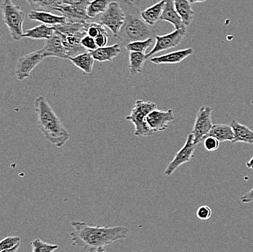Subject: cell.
Listing matches in <instances>:
<instances>
[{
    "instance_id": "obj_36",
    "label": "cell",
    "mask_w": 253,
    "mask_h": 252,
    "mask_svg": "<svg viewBox=\"0 0 253 252\" xmlns=\"http://www.w3.org/2000/svg\"><path fill=\"white\" fill-rule=\"evenodd\" d=\"M95 40L98 48L106 47L108 43V40H109V35H108L106 30L102 32Z\"/></svg>"
},
{
    "instance_id": "obj_43",
    "label": "cell",
    "mask_w": 253,
    "mask_h": 252,
    "mask_svg": "<svg viewBox=\"0 0 253 252\" xmlns=\"http://www.w3.org/2000/svg\"><path fill=\"white\" fill-rule=\"evenodd\" d=\"M141 1V0H138V1ZM153 1H155L156 0H153Z\"/></svg>"
},
{
    "instance_id": "obj_34",
    "label": "cell",
    "mask_w": 253,
    "mask_h": 252,
    "mask_svg": "<svg viewBox=\"0 0 253 252\" xmlns=\"http://www.w3.org/2000/svg\"><path fill=\"white\" fill-rule=\"evenodd\" d=\"M81 43L82 46L88 52L96 50L98 48L95 39L91 38L88 35H85L84 38L82 39Z\"/></svg>"
},
{
    "instance_id": "obj_44",
    "label": "cell",
    "mask_w": 253,
    "mask_h": 252,
    "mask_svg": "<svg viewBox=\"0 0 253 252\" xmlns=\"http://www.w3.org/2000/svg\"><path fill=\"white\" fill-rule=\"evenodd\" d=\"M127 1H132V0H127Z\"/></svg>"
},
{
    "instance_id": "obj_5",
    "label": "cell",
    "mask_w": 253,
    "mask_h": 252,
    "mask_svg": "<svg viewBox=\"0 0 253 252\" xmlns=\"http://www.w3.org/2000/svg\"><path fill=\"white\" fill-rule=\"evenodd\" d=\"M2 19L8 28L12 38L15 41H19L24 38L23 24L25 15L19 6L15 5L12 0H2L1 4Z\"/></svg>"
},
{
    "instance_id": "obj_15",
    "label": "cell",
    "mask_w": 253,
    "mask_h": 252,
    "mask_svg": "<svg viewBox=\"0 0 253 252\" xmlns=\"http://www.w3.org/2000/svg\"><path fill=\"white\" fill-rule=\"evenodd\" d=\"M194 53L193 49H186L183 50L168 52L160 56L153 57L150 58L151 62L154 64H174L182 62L183 60Z\"/></svg>"
},
{
    "instance_id": "obj_38",
    "label": "cell",
    "mask_w": 253,
    "mask_h": 252,
    "mask_svg": "<svg viewBox=\"0 0 253 252\" xmlns=\"http://www.w3.org/2000/svg\"><path fill=\"white\" fill-rule=\"evenodd\" d=\"M240 200L244 203H250V202H253V188L246 194L242 196Z\"/></svg>"
},
{
    "instance_id": "obj_14",
    "label": "cell",
    "mask_w": 253,
    "mask_h": 252,
    "mask_svg": "<svg viewBox=\"0 0 253 252\" xmlns=\"http://www.w3.org/2000/svg\"><path fill=\"white\" fill-rule=\"evenodd\" d=\"M45 58L57 57V58L68 59L66 50L63 46L62 40L59 35L55 34L53 37L45 40L44 46L41 49Z\"/></svg>"
},
{
    "instance_id": "obj_29",
    "label": "cell",
    "mask_w": 253,
    "mask_h": 252,
    "mask_svg": "<svg viewBox=\"0 0 253 252\" xmlns=\"http://www.w3.org/2000/svg\"><path fill=\"white\" fill-rule=\"evenodd\" d=\"M155 38H149L146 40H140V41L132 42L128 43L125 47L126 50L129 52H144L146 49H149L152 45L155 44L154 43Z\"/></svg>"
},
{
    "instance_id": "obj_10",
    "label": "cell",
    "mask_w": 253,
    "mask_h": 252,
    "mask_svg": "<svg viewBox=\"0 0 253 252\" xmlns=\"http://www.w3.org/2000/svg\"><path fill=\"white\" fill-rule=\"evenodd\" d=\"M196 146L197 145H194V136L192 134H190L188 136L187 140H186L184 146L177 151L173 160L169 163L166 169L165 170V175L170 177L179 167L189 162L194 157Z\"/></svg>"
},
{
    "instance_id": "obj_41",
    "label": "cell",
    "mask_w": 253,
    "mask_h": 252,
    "mask_svg": "<svg viewBox=\"0 0 253 252\" xmlns=\"http://www.w3.org/2000/svg\"><path fill=\"white\" fill-rule=\"evenodd\" d=\"M206 1L207 0H189L191 4H194V3H203Z\"/></svg>"
},
{
    "instance_id": "obj_3",
    "label": "cell",
    "mask_w": 253,
    "mask_h": 252,
    "mask_svg": "<svg viewBox=\"0 0 253 252\" xmlns=\"http://www.w3.org/2000/svg\"><path fill=\"white\" fill-rule=\"evenodd\" d=\"M121 6L126 14V21L117 38L123 46L132 42L155 38L157 29L145 22L140 15L141 11L135 4L124 0L122 1Z\"/></svg>"
},
{
    "instance_id": "obj_1",
    "label": "cell",
    "mask_w": 253,
    "mask_h": 252,
    "mask_svg": "<svg viewBox=\"0 0 253 252\" xmlns=\"http://www.w3.org/2000/svg\"><path fill=\"white\" fill-rule=\"evenodd\" d=\"M73 232L70 233L73 246L82 247L86 252H96L119 240L126 239L129 229L126 227L89 226L83 222H72Z\"/></svg>"
},
{
    "instance_id": "obj_23",
    "label": "cell",
    "mask_w": 253,
    "mask_h": 252,
    "mask_svg": "<svg viewBox=\"0 0 253 252\" xmlns=\"http://www.w3.org/2000/svg\"><path fill=\"white\" fill-rule=\"evenodd\" d=\"M55 35L53 26H48L45 24L36 26L33 29H28L24 34V38L32 40H48Z\"/></svg>"
},
{
    "instance_id": "obj_4",
    "label": "cell",
    "mask_w": 253,
    "mask_h": 252,
    "mask_svg": "<svg viewBox=\"0 0 253 252\" xmlns=\"http://www.w3.org/2000/svg\"><path fill=\"white\" fill-rule=\"evenodd\" d=\"M156 109L157 104L154 102L145 101L140 100L135 101L130 114L126 117V120L132 122L135 126L134 135L135 137H150L154 134L148 126L146 119V117Z\"/></svg>"
},
{
    "instance_id": "obj_45",
    "label": "cell",
    "mask_w": 253,
    "mask_h": 252,
    "mask_svg": "<svg viewBox=\"0 0 253 252\" xmlns=\"http://www.w3.org/2000/svg\"><path fill=\"white\" fill-rule=\"evenodd\" d=\"M251 103L253 105V101H251Z\"/></svg>"
},
{
    "instance_id": "obj_35",
    "label": "cell",
    "mask_w": 253,
    "mask_h": 252,
    "mask_svg": "<svg viewBox=\"0 0 253 252\" xmlns=\"http://www.w3.org/2000/svg\"><path fill=\"white\" fill-rule=\"evenodd\" d=\"M212 216V210L208 205H202L197 211V216L201 220H208Z\"/></svg>"
},
{
    "instance_id": "obj_22",
    "label": "cell",
    "mask_w": 253,
    "mask_h": 252,
    "mask_svg": "<svg viewBox=\"0 0 253 252\" xmlns=\"http://www.w3.org/2000/svg\"><path fill=\"white\" fill-rule=\"evenodd\" d=\"M175 10L186 26H189L194 20V13L189 0H173Z\"/></svg>"
},
{
    "instance_id": "obj_37",
    "label": "cell",
    "mask_w": 253,
    "mask_h": 252,
    "mask_svg": "<svg viewBox=\"0 0 253 252\" xmlns=\"http://www.w3.org/2000/svg\"><path fill=\"white\" fill-rule=\"evenodd\" d=\"M89 2L90 0H62V4L83 6L86 7H87Z\"/></svg>"
},
{
    "instance_id": "obj_25",
    "label": "cell",
    "mask_w": 253,
    "mask_h": 252,
    "mask_svg": "<svg viewBox=\"0 0 253 252\" xmlns=\"http://www.w3.org/2000/svg\"><path fill=\"white\" fill-rule=\"evenodd\" d=\"M144 52H130L129 54V69L130 75L135 76L141 73L143 66L147 61Z\"/></svg>"
},
{
    "instance_id": "obj_32",
    "label": "cell",
    "mask_w": 253,
    "mask_h": 252,
    "mask_svg": "<svg viewBox=\"0 0 253 252\" xmlns=\"http://www.w3.org/2000/svg\"><path fill=\"white\" fill-rule=\"evenodd\" d=\"M21 239L19 236H8L0 242V251L8 250L21 244Z\"/></svg>"
},
{
    "instance_id": "obj_20",
    "label": "cell",
    "mask_w": 253,
    "mask_h": 252,
    "mask_svg": "<svg viewBox=\"0 0 253 252\" xmlns=\"http://www.w3.org/2000/svg\"><path fill=\"white\" fill-rule=\"evenodd\" d=\"M165 1V0H161L152 7L140 12V15L146 24L153 26L157 21H160L164 10Z\"/></svg>"
},
{
    "instance_id": "obj_24",
    "label": "cell",
    "mask_w": 253,
    "mask_h": 252,
    "mask_svg": "<svg viewBox=\"0 0 253 252\" xmlns=\"http://www.w3.org/2000/svg\"><path fill=\"white\" fill-rule=\"evenodd\" d=\"M72 63L77 68L83 70L85 74L92 73L93 69L94 59L90 52H85L69 58Z\"/></svg>"
},
{
    "instance_id": "obj_6",
    "label": "cell",
    "mask_w": 253,
    "mask_h": 252,
    "mask_svg": "<svg viewBox=\"0 0 253 252\" xmlns=\"http://www.w3.org/2000/svg\"><path fill=\"white\" fill-rule=\"evenodd\" d=\"M125 21L126 14L121 4L117 1H112L107 10L102 13L98 19H95V22L109 28L115 38L118 36L119 32L124 25Z\"/></svg>"
},
{
    "instance_id": "obj_21",
    "label": "cell",
    "mask_w": 253,
    "mask_h": 252,
    "mask_svg": "<svg viewBox=\"0 0 253 252\" xmlns=\"http://www.w3.org/2000/svg\"><path fill=\"white\" fill-rule=\"evenodd\" d=\"M212 137L220 142H232L234 139V133L230 125L215 124L212 126L205 138Z\"/></svg>"
},
{
    "instance_id": "obj_40",
    "label": "cell",
    "mask_w": 253,
    "mask_h": 252,
    "mask_svg": "<svg viewBox=\"0 0 253 252\" xmlns=\"http://www.w3.org/2000/svg\"><path fill=\"white\" fill-rule=\"evenodd\" d=\"M246 165L248 168L253 169V157L252 159H251V160H249V161L247 162Z\"/></svg>"
},
{
    "instance_id": "obj_30",
    "label": "cell",
    "mask_w": 253,
    "mask_h": 252,
    "mask_svg": "<svg viewBox=\"0 0 253 252\" xmlns=\"http://www.w3.org/2000/svg\"><path fill=\"white\" fill-rule=\"evenodd\" d=\"M31 246L32 252H54L58 249V246L56 244H48L40 239L32 241Z\"/></svg>"
},
{
    "instance_id": "obj_2",
    "label": "cell",
    "mask_w": 253,
    "mask_h": 252,
    "mask_svg": "<svg viewBox=\"0 0 253 252\" xmlns=\"http://www.w3.org/2000/svg\"><path fill=\"white\" fill-rule=\"evenodd\" d=\"M35 112L38 114V126L45 139L58 148L66 145L70 134L63 126L45 97L40 96L34 102Z\"/></svg>"
},
{
    "instance_id": "obj_19",
    "label": "cell",
    "mask_w": 253,
    "mask_h": 252,
    "mask_svg": "<svg viewBox=\"0 0 253 252\" xmlns=\"http://www.w3.org/2000/svg\"><path fill=\"white\" fill-rule=\"evenodd\" d=\"M234 133V139L231 142L232 144L237 142L253 145V131L248 126L241 124L237 120H234L230 123Z\"/></svg>"
},
{
    "instance_id": "obj_9",
    "label": "cell",
    "mask_w": 253,
    "mask_h": 252,
    "mask_svg": "<svg viewBox=\"0 0 253 252\" xmlns=\"http://www.w3.org/2000/svg\"><path fill=\"white\" fill-rule=\"evenodd\" d=\"M186 33H187V29L186 28H183V29H175L173 32L163 36L157 35L155 37L156 42L154 48L149 53L146 54V58L149 59L157 52L177 47L182 43L183 39L186 37Z\"/></svg>"
},
{
    "instance_id": "obj_16",
    "label": "cell",
    "mask_w": 253,
    "mask_h": 252,
    "mask_svg": "<svg viewBox=\"0 0 253 252\" xmlns=\"http://www.w3.org/2000/svg\"><path fill=\"white\" fill-rule=\"evenodd\" d=\"M29 19L32 21H39L45 25L52 26L59 25L66 23V17L55 15L48 11H40V10H32L28 15Z\"/></svg>"
},
{
    "instance_id": "obj_39",
    "label": "cell",
    "mask_w": 253,
    "mask_h": 252,
    "mask_svg": "<svg viewBox=\"0 0 253 252\" xmlns=\"http://www.w3.org/2000/svg\"><path fill=\"white\" fill-rule=\"evenodd\" d=\"M20 245H21V244H18V245H17L16 247H13V248L8 249V250H1L0 252H18V250H19Z\"/></svg>"
},
{
    "instance_id": "obj_12",
    "label": "cell",
    "mask_w": 253,
    "mask_h": 252,
    "mask_svg": "<svg viewBox=\"0 0 253 252\" xmlns=\"http://www.w3.org/2000/svg\"><path fill=\"white\" fill-rule=\"evenodd\" d=\"M54 10L60 12L63 16L69 20V22L87 24L95 21V19L87 15V7L83 6L61 4L55 7Z\"/></svg>"
},
{
    "instance_id": "obj_11",
    "label": "cell",
    "mask_w": 253,
    "mask_h": 252,
    "mask_svg": "<svg viewBox=\"0 0 253 252\" xmlns=\"http://www.w3.org/2000/svg\"><path fill=\"white\" fill-rule=\"evenodd\" d=\"M175 120V114L172 109L168 111L156 109L146 117V122L153 133L166 131L169 123Z\"/></svg>"
},
{
    "instance_id": "obj_27",
    "label": "cell",
    "mask_w": 253,
    "mask_h": 252,
    "mask_svg": "<svg viewBox=\"0 0 253 252\" xmlns=\"http://www.w3.org/2000/svg\"><path fill=\"white\" fill-rule=\"evenodd\" d=\"M56 33L63 34V35H75L80 32H85V24H79V23L66 22L65 24L54 26Z\"/></svg>"
},
{
    "instance_id": "obj_42",
    "label": "cell",
    "mask_w": 253,
    "mask_h": 252,
    "mask_svg": "<svg viewBox=\"0 0 253 252\" xmlns=\"http://www.w3.org/2000/svg\"><path fill=\"white\" fill-rule=\"evenodd\" d=\"M96 252H107L105 247H100L96 250Z\"/></svg>"
},
{
    "instance_id": "obj_13",
    "label": "cell",
    "mask_w": 253,
    "mask_h": 252,
    "mask_svg": "<svg viewBox=\"0 0 253 252\" xmlns=\"http://www.w3.org/2000/svg\"><path fill=\"white\" fill-rule=\"evenodd\" d=\"M59 35L65 50L68 59L72 57L76 56L77 55L87 52L86 49L82 46V39L87 35L86 32H80V33L75 34V35H63V34L56 33Z\"/></svg>"
},
{
    "instance_id": "obj_33",
    "label": "cell",
    "mask_w": 253,
    "mask_h": 252,
    "mask_svg": "<svg viewBox=\"0 0 253 252\" xmlns=\"http://www.w3.org/2000/svg\"><path fill=\"white\" fill-rule=\"evenodd\" d=\"M203 143L205 150L209 151H217L220 146V142L212 137H208L204 139Z\"/></svg>"
},
{
    "instance_id": "obj_17",
    "label": "cell",
    "mask_w": 253,
    "mask_h": 252,
    "mask_svg": "<svg viewBox=\"0 0 253 252\" xmlns=\"http://www.w3.org/2000/svg\"><path fill=\"white\" fill-rule=\"evenodd\" d=\"M165 5L160 21H167L174 26L175 29H183L186 26L178 15L174 5L173 0H165Z\"/></svg>"
},
{
    "instance_id": "obj_28",
    "label": "cell",
    "mask_w": 253,
    "mask_h": 252,
    "mask_svg": "<svg viewBox=\"0 0 253 252\" xmlns=\"http://www.w3.org/2000/svg\"><path fill=\"white\" fill-rule=\"evenodd\" d=\"M111 2V0H93L90 1L87 7V15L94 19L97 15L104 13Z\"/></svg>"
},
{
    "instance_id": "obj_7",
    "label": "cell",
    "mask_w": 253,
    "mask_h": 252,
    "mask_svg": "<svg viewBox=\"0 0 253 252\" xmlns=\"http://www.w3.org/2000/svg\"><path fill=\"white\" fill-rule=\"evenodd\" d=\"M212 108L203 106L200 108L196 117L195 123L191 134L194 136V145H197L203 142L208 133L212 128Z\"/></svg>"
},
{
    "instance_id": "obj_18",
    "label": "cell",
    "mask_w": 253,
    "mask_h": 252,
    "mask_svg": "<svg viewBox=\"0 0 253 252\" xmlns=\"http://www.w3.org/2000/svg\"><path fill=\"white\" fill-rule=\"evenodd\" d=\"M95 61L99 62L113 61L114 58L118 56L121 52L120 45L115 44L112 46L98 48L96 50L89 52Z\"/></svg>"
},
{
    "instance_id": "obj_26",
    "label": "cell",
    "mask_w": 253,
    "mask_h": 252,
    "mask_svg": "<svg viewBox=\"0 0 253 252\" xmlns=\"http://www.w3.org/2000/svg\"><path fill=\"white\" fill-rule=\"evenodd\" d=\"M33 10L52 11L55 7L62 4V0H26Z\"/></svg>"
},
{
    "instance_id": "obj_31",
    "label": "cell",
    "mask_w": 253,
    "mask_h": 252,
    "mask_svg": "<svg viewBox=\"0 0 253 252\" xmlns=\"http://www.w3.org/2000/svg\"><path fill=\"white\" fill-rule=\"evenodd\" d=\"M104 30H106L104 26L101 25L99 23L95 22V21L85 24L86 34L91 38H96Z\"/></svg>"
},
{
    "instance_id": "obj_8",
    "label": "cell",
    "mask_w": 253,
    "mask_h": 252,
    "mask_svg": "<svg viewBox=\"0 0 253 252\" xmlns=\"http://www.w3.org/2000/svg\"><path fill=\"white\" fill-rule=\"evenodd\" d=\"M45 56L42 51L38 50L18 58L15 64V75L19 81L30 77L32 71L44 61Z\"/></svg>"
}]
</instances>
